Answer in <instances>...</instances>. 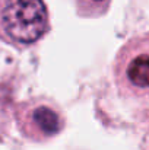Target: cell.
<instances>
[{
  "mask_svg": "<svg viewBox=\"0 0 149 150\" xmlns=\"http://www.w3.org/2000/svg\"><path fill=\"white\" fill-rule=\"evenodd\" d=\"M18 124L25 136L40 140L56 136L63 127V120L56 108L47 103H32L19 108Z\"/></svg>",
  "mask_w": 149,
  "mask_h": 150,
  "instance_id": "3957f363",
  "label": "cell"
},
{
  "mask_svg": "<svg viewBox=\"0 0 149 150\" xmlns=\"http://www.w3.org/2000/svg\"><path fill=\"white\" fill-rule=\"evenodd\" d=\"M86 1L94 3V4H102V3H105V1H108V0H86Z\"/></svg>",
  "mask_w": 149,
  "mask_h": 150,
  "instance_id": "277c9868",
  "label": "cell"
},
{
  "mask_svg": "<svg viewBox=\"0 0 149 150\" xmlns=\"http://www.w3.org/2000/svg\"><path fill=\"white\" fill-rule=\"evenodd\" d=\"M44 0H0V40L15 48L38 42L48 31Z\"/></svg>",
  "mask_w": 149,
  "mask_h": 150,
  "instance_id": "6da1fadb",
  "label": "cell"
},
{
  "mask_svg": "<svg viewBox=\"0 0 149 150\" xmlns=\"http://www.w3.org/2000/svg\"><path fill=\"white\" fill-rule=\"evenodd\" d=\"M114 77L126 95L149 96V32L130 38L115 55Z\"/></svg>",
  "mask_w": 149,
  "mask_h": 150,
  "instance_id": "7a4b0ae2",
  "label": "cell"
}]
</instances>
